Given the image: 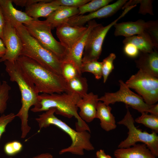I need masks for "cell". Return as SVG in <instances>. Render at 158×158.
<instances>
[{"instance_id":"ee69618b","label":"cell","mask_w":158,"mask_h":158,"mask_svg":"<svg viewBox=\"0 0 158 158\" xmlns=\"http://www.w3.org/2000/svg\"><path fill=\"white\" fill-rule=\"evenodd\" d=\"M1 82L0 81V85H1Z\"/></svg>"},{"instance_id":"4fadbf2b","label":"cell","mask_w":158,"mask_h":158,"mask_svg":"<svg viewBox=\"0 0 158 158\" xmlns=\"http://www.w3.org/2000/svg\"><path fill=\"white\" fill-rule=\"evenodd\" d=\"M56 28V35L59 42L68 51L81 38L86 31L87 27L72 26L66 23Z\"/></svg>"},{"instance_id":"7402d4cb","label":"cell","mask_w":158,"mask_h":158,"mask_svg":"<svg viewBox=\"0 0 158 158\" xmlns=\"http://www.w3.org/2000/svg\"><path fill=\"white\" fill-rule=\"evenodd\" d=\"M111 108L103 102L99 101L97 108L96 118L99 119L101 128L106 131L116 127L115 117L111 113Z\"/></svg>"},{"instance_id":"3957f363","label":"cell","mask_w":158,"mask_h":158,"mask_svg":"<svg viewBox=\"0 0 158 158\" xmlns=\"http://www.w3.org/2000/svg\"><path fill=\"white\" fill-rule=\"evenodd\" d=\"M17 61L39 93L50 94L67 92V82L62 75L48 70L25 56H20Z\"/></svg>"},{"instance_id":"4316f807","label":"cell","mask_w":158,"mask_h":158,"mask_svg":"<svg viewBox=\"0 0 158 158\" xmlns=\"http://www.w3.org/2000/svg\"><path fill=\"white\" fill-rule=\"evenodd\" d=\"M81 72L82 73L85 72L91 73L96 79H100L102 77V62L94 60L82 63Z\"/></svg>"},{"instance_id":"30bf717a","label":"cell","mask_w":158,"mask_h":158,"mask_svg":"<svg viewBox=\"0 0 158 158\" xmlns=\"http://www.w3.org/2000/svg\"><path fill=\"white\" fill-rule=\"evenodd\" d=\"M119 82L120 88L118 91L113 93L105 92L99 98V101L107 105L122 102L141 113H149L152 105L146 103L141 96L131 91L123 80H120Z\"/></svg>"},{"instance_id":"8d00e7d4","label":"cell","mask_w":158,"mask_h":158,"mask_svg":"<svg viewBox=\"0 0 158 158\" xmlns=\"http://www.w3.org/2000/svg\"><path fill=\"white\" fill-rule=\"evenodd\" d=\"M44 0H12L16 5L26 7L34 3L43 1Z\"/></svg>"},{"instance_id":"1f68e13d","label":"cell","mask_w":158,"mask_h":158,"mask_svg":"<svg viewBox=\"0 0 158 158\" xmlns=\"http://www.w3.org/2000/svg\"><path fill=\"white\" fill-rule=\"evenodd\" d=\"M23 148L21 143L17 141L8 142L4 147V151L6 154L13 156L20 152Z\"/></svg>"},{"instance_id":"484cf974","label":"cell","mask_w":158,"mask_h":158,"mask_svg":"<svg viewBox=\"0 0 158 158\" xmlns=\"http://www.w3.org/2000/svg\"><path fill=\"white\" fill-rule=\"evenodd\" d=\"M112 0H92L78 8V15L95 11L111 2Z\"/></svg>"},{"instance_id":"ffe728a7","label":"cell","mask_w":158,"mask_h":158,"mask_svg":"<svg viewBox=\"0 0 158 158\" xmlns=\"http://www.w3.org/2000/svg\"><path fill=\"white\" fill-rule=\"evenodd\" d=\"M60 6L55 4L52 0H44L25 7V13L34 19H38L41 17L47 18Z\"/></svg>"},{"instance_id":"2e32d148","label":"cell","mask_w":158,"mask_h":158,"mask_svg":"<svg viewBox=\"0 0 158 158\" xmlns=\"http://www.w3.org/2000/svg\"><path fill=\"white\" fill-rule=\"evenodd\" d=\"M153 20L145 22L141 19L135 21L116 23L114 25L115 36H123L126 37L138 35L146 31L152 25Z\"/></svg>"},{"instance_id":"f546056e","label":"cell","mask_w":158,"mask_h":158,"mask_svg":"<svg viewBox=\"0 0 158 158\" xmlns=\"http://www.w3.org/2000/svg\"><path fill=\"white\" fill-rule=\"evenodd\" d=\"M11 87L7 82L3 80L0 85V114H3L6 110L7 102Z\"/></svg>"},{"instance_id":"9a60e30c","label":"cell","mask_w":158,"mask_h":158,"mask_svg":"<svg viewBox=\"0 0 158 158\" xmlns=\"http://www.w3.org/2000/svg\"><path fill=\"white\" fill-rule=\"evenodd\" d=\"M12 3V0H0V6L5 20L12 26L15 28L19 25L28 24L34 19L16 9Z\"/></svg>"},{"instance_id":"d590c367","label":"cell","mask_w":158,"mask_h":158,"mask_svg":"<svg viewBox=\"0 0 158 158\" xmlns=\"http://www.w3.org/2000/svg\"><path fill=\"white\" fill-rule=\"evenodd\" d=\"M139 50L133 44L128 43L124 44V51L128 56L135 58L139 54Z\"/></svg>"},{"instance_id":"74e56055","label":"cell","mask_w":158,"mask_h":158,"mask_svg":"<svg viewBox=\"0 0 158 158\" xmlns=\"http://www.w3.org/2000/svg\"><path fill=\"white\" fill-rule=\"evenodd\" d=\"M5 24V20L0 6V38L3 39V31Z\"/></svg>"},{"instance_id":"e0dca14e","label":"cell","mask_w":158,"mask_h":158,"mask_svg":"<svg viewBox=\"0 0 158 158\" xmlns=\"http://www.w3.org/2000/svg\"><path fill=\"white\" fill-rule=\"evenodd\" d=\"M98 95L92 92L87 93L80 99L77 106L80 109L79 115L85 122H90L96 118Z\"/></svg>"},{"instance_id":"b9f144b4","label":"cell","mask_w":158,"mask_h":158,"mask_svg":"<svg viewBox=\"0 0 158 158\" xmlns=\"http://www.w3.org/2000/svg\"><path fill=\"white\" fill-rule=\"evenodd\" d=\"M8 158H12L9 157ZM33 158H53L52 155L49 153H42L33 157Z\"/></svg>"},{"instance_id":"d6986e66","label":"cell","mask_w":158,"mask_h":158,"mask_svg":"<svg viewBox=\"0 0 158 158\" xmlns=\"http://www.w3.org/2000/svg\"><path fill=\"white\" fill-rule=\"evenodd\" d=\"M78 8L61 6L47 17L44 21L52 29L66 23L70 18L78 15Z\"/></svg>"},{"instance_id":"e575fe53","label":"cell","mask_w":158,"mask_h":158,"mask_svg":"<svg viewBox=\"0 0 158 158\" xmlns=\"http://www.w3.org/2000/svg\"><path fill=\"white\" fill-rule=\"evenodd\" d=\"M16 117V114L13 113L7 115L4 114L0 117V139L2 134L6 131L7 125Z\"/></svg>"},{"instance_id":"7c38bea8","label":"cell","mask_w":158,"mask_h":158,"mask_svg":"<svg viewBox=\"0 0 158 158\" xmlns=\"http://www.w3.org/2000/svg\"><path fill=\"white\" fill-rule=\"evenodd\" d=\"M127 1L126 0H118L87 15H77L74 16L69 18L66 23L72 26H83L86 23L95 19L109 17L122 8Z\"/></svg>"},{"instance_id":"603a6c76","label":"cell","mask_w":158,"mask_h":158,"mask_svg":"<svg viewBox=\"0 0 158 158\" xmlns=\"http://www.w3.org/2000/svg\"><path fill=\"white\" fill-rule=\"evenodd\" d=\"M123 42L124 44L128 43L133 44L142 52L150 53L156 49L150 36L145 31L138 35L126 37Z\"/></svg>"},{"instance_id":"cb8c5ba5","label":"cell","mask_w":158,"mask_h":158,"mask_svg":"<svg viewBox=\"0 0 158 158\" xmlns=\"http://www.w3.org/2000/svg\"><path fill=\"white\" fill-rule=\"evenodd\" d=\"M67 93L76 94L81 98L86 95L88 90L87 79L78 76L67 83Z\"/></svg>"},{"instance_id":"83f0119b","label":"cell","mask_w":158,"mask_h":158,"mask_svg":"<svg viewBox=\"0 0 158 158\" xmlns=\"http://www.w3.org/2000/svg\"><path fill=\"white\" fill-rule=\"evenodd\" d=\"M153 1L151 0H132L127 2L123 7L124 9L128 7L140 4L138 13L143 15L147 13L153 15Z\"/></svg>"},{"instance_id":"7bdbcfd3","label":"cell","mask_w":158,"mask_h":158,"mask_svg":"<svg viewBox=\"0 0 158 158\" xmlns=\"http://www.w3.org/2000/svg\"><path fill=\"white\" fill-rule=\"evenodd\" d=\"M109 158H112V157L110 156Z\"/></svg>"},{"instance_id":"9c48e42d","label":"cell","mask_w":158,"mask_h":158,"mask_svg":"<svg viewBox=\"0 0 158 158\" xmlns=\"http://www.w3.org/2000/svg\"><path fill=\"white\" fill-rule=\"evenodd\" d=\"M125 83L140 95L147 104L152 105L158 101V78L139 70Z\"/></svg>"},{"instance_id":"ba28073f","label":"cell","mask_w":158,"mask_h":158,"mask_svg":"<svg viewBox=\"0 0 158 158\" xmlns=\"http://www.w3.org/2000/svg\"><path fill=\"white\" fill-rule=\"evenodd\" d=\"M133 8V6L126 8L119 17L105 26L102 24L97 23L87 37L83 53L82 63L98 60L102 52L103 42L109 31L119 20Z\"/></svg>"},{"instance_id":"ac0fdd59","label":"cell","mask_w":158,"mask_h":158,"mask_svg":"<svg viewBox=\"0 0 158 158\" xmlns=\"http://www.w3.org/2000/svg\"><path fill=\"white\" fill-rule=\"evenodd\" d=\"M139 59L135 61L136 67L158 78V52L156 49L150 53L140 52Z\"/></svg>"},{"instance_id":"8992f818","label":"cell","mask_w":158,"mask_h":158,"mask_svg":"<svg viewBox=\"0 0 158 158\" xmlns=\"http://www.w3.org/2000/svg\"><path fill=\"white\" fill-rule=\"evenodd\" d=\"M29 33L45 48L51 52L62 63L68 50L53 36L51 27L44 20L33 19L24 25Z\"/></svg>"},{"instance_id":"4dcf8cb0","label":"cell","mask_w":158,"mask_h":158,"mask_svg":"<svg viewBox=\"0 0 158 158\" xmlns=\"http://www.w3.org/2000/svg\"><path fill=\"white\" fill-rule=\"evenodd\" d=\"M116 58L115 54L111 53L102 62V76L104 83L106 82L109 75L114 68L113 62Z\"/></svg>"},{"instance_id":"52a82bcc","label":"cell","mask_w":158,"mask_h":158,"mask_svg":"<svg viewBox=\"0 0 158 158\" xmlns=\"http://www.w3.org/2000/svg\"><path fill=\"white\" fill-rule=\"evenodd\" d=\"M127 111L124 118L117 123L118 124L126 126L128 130L127 138L118 145V148L131 147L140 142L145 144L152 154L156 157L158 156V136L152 131L150 133L142 131L137 128L134 124L135 121L126 105Z\"/></svg>"},{"instance_id":"5b68a950","label":"cell","mask_w":158,"mask_h":158,"mask_svg":"<svg viewBox=\"0 0 158 158\" xmlns=\"http://www.w3.org/2000/svg\"><path fill=\"white\" fill-rule=\"evenodd\" d=\"M15 28L23 44L20 55L27 57L48 70L62 75V62L59 59L31 36L23 24Z\"/></svg>"},{"instance_id":"5bb4252c","label":"cell","mask_w":158,"mask_h":158,"mask_svg":"<svg viewBox=\"0 0 158 158\" xmlns=\"http://www.w3.org/2000/svg\"><path fill=\"white\" fill-rule=\"evenodd\" d=\"M87 23V28L86 31L73 47L68 51L66 59L63 62H70L73 64L81 74L82 73L81 72L82 59L86 40L92 29L97 24L94 20Z\"/></svg>"},{"instance_id":"277c9868","label":"cell","mask_w":158,"mask_h":158,"mask_svg":"<svg viewBox=\"0 0 158 158\" xmlns=\"http://www.w3.org/2000/svg\"><path fill=\"white\" fill-rule=\"evenodd\" d=\"M55 108H51L39 115L35 118L38 124L39 129L38 132L43 128H46L51 125L58 127L71 138L72 143L68 147L61 150L59 154H61L66 152L79 155L84 154V150L92 151L94 147L90 141L91 135L87 131L79 132L75 131L66 123L58 118L54 115Z\"/></svg>"},{"instance_id":"d6a6232c","label":"cell","mask_w":158,"mask_h":158,"mask_svg":"<svg viewBox=\"0 0 158 158\" xmlns=\"http://www.w3.org/2000/svg\"><path fill=\"white\" fill-rule=\"evenodd\" d=\"M90 0H54L53 2L57 6L78 8Z\"/></svg>"},{"instance_id":"f35d334b","label":"cell","mask_w":158,"mask_h":158,"mask_svg":"<svg viewBox=\"0 0 158 158\" xmlns=\"http://www.w3.org/2000/svg\"><path fill=\"white\" fill-rule=\"evenodd\" d=\"M97 158H109L110 156L107 154L104 150L100 149L97 151L96 153Z\"/></svg>"},{"instance_id":"7a4b0ae2","label":"cell","mask_w":158,"mask_h":158,"mask_svg":"<svg viewBox=\"0 0 158 158\" xmlns=\"http://www.w3.org/2000/svg\"><path fill=\"white\" fill-rule=\"evenodd\" d=\"M81 98L76 94L67 92L50 94L42 93L39 95L37 104L30 110L34 112H37L55 108V113L57 114L69 118L73 116L75 117L77 120L76 131H86L90 133L89 126L81 118L78 113L77 104Z\"/></svg>"},{"instance_id":"6da1fadb","label":"cell","mask_w":158,"mask_h":158,"mask_svg":"<svg viewBox=\"0 0 158 158\" xmlns=\"http://www.w3.org/2000/svg\"><path fill=\"white\" fill-rule=\"evenodd\" d=\"M4 64L10 81L17 83L20 92L21 106L16 116L21 120V138H24L31 129L28 123L29 111L32 106H35L37 104L39 93L17 61H6Z\"/></svg>"},{"instance_id":"f1b7e54d","label":"cell","mask_w":158,"mask_h":158,"mask_svg":"<svg viewBox=\"0 0 158 158\" xmlns=\"http://www.w3.org/2000/svg\"><path fill=\"white\" fill-rule=\"evenodd\" d=\"M61 74L67 83L75 77L82 75L73 64L68 62L62 63Z\"/></svg>"},{"instance_id":"44dd1931","label":"cell","mask_w":158,"mask_h":158,"mask_svg":"<svg viewBox=\"0 0 158 158\" xmlns=\"http://www.w3.org/2000/svg\"><path fill=\"white\" fill-rule=\"evenodd\" d=\"M116 158H155L144 144H136L126 148H119L114 152Z\"/></svg>"},{"instance_id":"8fae6325","label":"cell","mask_w":158,"mask_h":158,"mask_svg":"<svg viewBox=\"0 0 158 158\" xmlns=\"http://www.w3.org/2000/svg\"><path fill=\"white\" fill-rule=\"evenodd\" d=\"M3 41L6 51L4 55L0 59V62L6 61L11 62L17 61L20 56L22 51V41L17 34L16 28L6 21Z\"/></svg>"},{"instance_id":"60d3db41","label":"cell","mask_w":158,"mask_h":158,"mask_svg":"<svg viewBox=\"0 0 158 158\" xmlns=\"http://www.w3.org/2000/svg\"><path fill=\"white\" fill-rule=\"evenodd\" d=\"M6 51L5 45L3 40L0 38V59L5 54Z\"/></svg>"},{"instance_id":"d4e9b609","label":"cell","mask_w":158,"mask_h":158,"mask_svg":"<svg viewBox=\"0 0 158 158\" xmlns=\"http://www.w3.org/2000/svg\"><path fill=\"white\" fill-rule=\"evenodd\" d=\"M134 121L137 123L143 124L157 133L158 132V116L144 112Z\"/></svg>"},{"instance_id":"836d02e7","label":"cell","mask_w":158,"mask_h":158,"mask_svg":"<svg viewBox=\"0 0 158 158\" xmlns=\"http://www.w3.org/2000/svg\"><path fill=\"white\" fill-rule=\"evenodd\" d=\"M150 36L156 49L158 48V22L153 20L151 26L146 31Z\"/></svg>"},{"instance_id":"ab89813d","label":"cell","mask_w":158,"mask_h":158,"mask_svg":"<svg viewBox=\"0 0 158 158\" xmlns=\"http://www.w3.org/2000/svg\"><path fill=\"white\" fill-rule=\"evenodd\" d=\"M149 113L150 114L158 116V104L152 105L150 110Z\"/></svg>"}]
</instances>
